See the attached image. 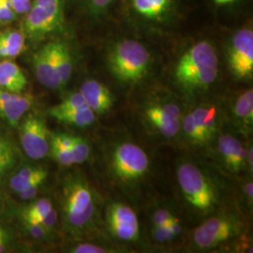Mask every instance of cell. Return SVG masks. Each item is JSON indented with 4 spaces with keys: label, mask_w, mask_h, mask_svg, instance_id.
Masks as SVG:
<instances>
[{
    "label": "cell",
    "mask_w": 253,
    "mask_h": 253,
    "mask_svg": "<svg viewBox=\"0 0 253 253\" xmlns=\"http://www.w3.org/2000/svg\"><path fill=\"white\" fill-rule=\"evenodd\" d=\"M218 61L211 43L200 42L182 54L175 66L174 76L185 89H205L217 79Z\"/></svg>",
    "instance_id": "cell-1"
},
{
    "label": "cell",
    "mask_w": 253,
    "mask_h": 253,
    "mask_svg": "<svg viewBox=\"0 0 253 253\" xmlns=\"http://www.w3.org/2000/svg\"><path fill=\"white\" fill-rule=\"evenodd\" d=\"M61 204L64 222L74 234L86 230L97 213V199L90 185L80 175H71L63 182Z\"/></svg>",
    "instance_id": "cell-2"
},
{
    "label": "cell",
    "mask_w": 253,
    "mask_h": 253,
    "mask_svg": "<svg viewBox=\"0 0 253 253\" xmlns=\"http://www.w3.org/2000/svg\"><path fill=\"white\" fill-rule=\"evenodd\" d=\"M150 61V54L145 45L133 40L118 42L109 51V69L123 83L142 80L148 73Z\"/></svg>",
    "instance_id": "cell-3"
},
{
    "label": "cell",
    "mask_w": 253,
    "mask_h": 253,
    "mask_svg": "<svg viewBox=\"0 0 253 253\" xmlns=\"http://www.w3.org/2000/svg\"><path fill=\"white\" fill-rule=\"evenodd\" d=\"M177 181L184 198L195 211L208 214L215 208L217 202L216 187L197 165L180 163Z\"/></svg>",
    "instance_id": "cell-4"
},
{
    "label": "cell",
    "mask_w": 253,
    "mask_h": 253,
    "mask_svg": "<svg viewBox=\"0 0 253 253\" xmlns=\"http://www.w3.org/2000/svg\"><path fill=\"white\" fill-rule=\"evenodd\" d=\"M64 24V0H34L25 15L23 32L38 42L61 30Z\"/></svg>",
    "instance_id": "cell-5"
},
{
    "label": "cell",
    "mask_w": 253,
    "mask_h": 253,
    "mask_svg": "<svg viewBox=\"0 0 253 253\" xmlns=\"http://www.w3.org/2000/svg\"><path fill=\"white\" fill-rule=\"evenodd\" d=\"M112 167L120 180L136 182L148 171L149 160L145 151L133 143H122L112 155Z\"/></svg>",
    "instance_id": "cell-6"
},
{
    "label": "cell",
    "mask_w": 253,
    "mask_h": 253,
    "mask_svg": "<svg viewBox=\"0 0 253 253\" xmlns=\"http://www.w3.org/2000/svg\"><path fill=\"white\" fill-rule=\"evenodd\" d=\"M239 224L232 216L217 215L208 218L197 227L192 234L194 245L208 250L216 248L237 235Z\"/></svg>",
    "instance_id": "cell-7"
},
{
    "label": "cell",
    "mask_w": 253,
    "mask_h": 253,
    "mask_svg": "<svg viewBox=\"0 0 253 253\" xmlns=\"http://www.w3.org/2000/svg\"><path fill=\"white\" fill-rule=\"evenodd\" d=\"M22 147L28 158L42 160L49 153L50 134L45 122L40 116L28 115L19 127Z\"/></svg>",
    "instance_id": "cell-8"
},
{
    "label": "cell",
    "mask_w": 253,
    "mask_h": 253,
    "mask_svg": "<svg viewBox=\"0 0 253 253\" xmlns=\"http://www.w3.org/2000/svg\"><path fill=\"white\" fill-rule=\"evenodd\" d=\"M230 69L237 79L244 80L253 77V31L243 28L235 33L228 50Z\"/></svg>",
    "instance_id": "cell-9"
},
{
    "label": "cell",
    "mask_w": 253,
    "mask_h": 253,
    "mask_svg": "<svg viewBox=\"0 0 253 253\" xmlns=\"http://www.w3.org/2000/svg\"><path fill=\"white\" fill-rule=\"evenodd\" d=\"M145 118L152 130L165 138H172L180 130V109L173 102L149 104L145 110Z\"/></svg>",
    "instance_id": "cell-10"
},
{
    "label": "cell",
    "mask_w": 253,
    "mask_h": 253,
    "mask_svg": "<svg viewBox=\"0 0 253 253\" xmlns=\"http://www.w3.org/2000/svg\"><path fill=\"white\" fill-rule=\"evenodd\" d=\"M110 233L121 241H136L140 235V226L135 212L122 203H112L106 211Z\"/></svg>",
    "instance_id": "cell-11"
},
{
    "label": "cell",
    "mask_w": 253,
    "mask_h": 253,
    "mask_svg": "<svg viewBox=\"0 0 253 253\" xmlns=\"http://www.w3.org/2000/svg\"><path fill=\"white\" fill-rule=\"evenodd\" d=\"M33 70L38 81L49 89L62 87L54 63L52 42L46 43L33 54Z\"/></svg>",
    "instance_id": "cell-12"
},
{
    "label": "cell",
    "mask_w": 253,
    "mask_h": 253,
    "mask_svg": "<svg viewBox=\"0 0 253 253\" xmlns=\"http://www.w3.org/2000/svg\"><path fill=\"white\" fill-rule=\"evenodd\" d=\"M33 101L34 98L30 94L14 93L0 87V118L11 126L18 125Z\"/></svg>",
    "instance_id": "cell-13"
},
{
    "label": "cell",
    "mask_w": 253,
    "mask_h": 253,
    "mask_svg": "<svg viewBox=\"0 0 253 253\" xmlns=\"http://www.w3.org/2000/svg\"><path fill=\"white\" fill-rule=\"evenodd\" d=\"M80 92L87 106L93 110L95 114H103L113 106V95L108 87L100 82L96 80L84 82Z\"/></svg>",
    "instance_id": "cell-14"
},
{
    "label": "cell",
    "mask_w": 253,
    "mask_h": 253,
    "mask_svg": "<svg viewBox=\"0 0 253 253\" xmlns=\"http://www.w3.org/2000/svg\"><path fill=\"white\" fill-rule=\"evenodd\" d=\"M217 149L227 168L233 172H239L246 166L247 149L242 144L229 134L218 138Z\"/></svg>",
    "instance_id": "cell-15"
},
{
    "label": "cell",
    "mask_w": 253,
    "mask_h": 253,
    "mask_svg": "<svg viewBox=\"0 0 253 253\" xmlns=\"http://www.w3.org/2000/svg\"><path fill=\"white\" fill-rule=\"evenodd\" d=\"M27 85V77L17 64L10 59H3L0 62L1 88L14 93H23Z\"/></svg>",
    "instance_id": "cell-16"
},
{
    "label": "cell",
    "mask_w": 253,
    "mask_h": 253,
    "mask_svg": "<svg viewBox=\"0 0 253 253\" xmlns=\"http://www.w3.org/2000/svg\"><path fill=\"white\" fill-rule=\"evenodd\" d=\"M26 46V36L23 31L8 27L0 31V58L12 59L21 54Z\"/></svg>",
    "instance_id": "cell-17"
},
{
    "label": "cell",
    "mask_w": 253,
    "mask_h": 253,
    "mask_svg": "<svg viewBox=\"0 0 253 253\" xmlns=\"http://www.w3.org/2000/svg\"><path fill=\"white\" fill-rule=\"evenodd\" d=\"M48 176V172L41 167L28 166L16 172L9 181L11 190L15 192H21L32 187L42 186Z\"/></svg>",
    "instance_id": "cell-18"
},
{
    "label": "cell",
    "mask_w": 253,
    "mask_h": 253,
    "mask_svg": "<svg viewBox=\"0 0 253 253\" xmlns=\"http://www.w3.org/2000/svg\"><path fill=\"white\" fill-rule=\"evenodd\" d=\"M205 144L210 141L217 131V111L213 106L202 105L191 112Z\"/></svg>",
    "instance_id": "cell-19"
},
{
    "label": "cell",
    "mask_w": 253,
    "mask_h": 253,
    "mask_svg": "<svg viewBox=\"0 0 253 253\" xmlns=\"http://www.w3.org/2000/svg\"><path fill=\"white\" fill-rule=\"evenodd\" d=\"M52 47L54 63L63 87L71 80L73 75V57L69 46L62 42H52Z\"/></svg>",
    "instance_id": "cell-20"
},
{
    "label": "cell",
    "mask_w": 253,
    "mask_h": 253,
    "mask_svg": "<svg viewBox=\"0 0 253 253\" xmlns=\"http://www.w3.org/2000/svg\"><path fill=\"white\" fill-rule=\"evenodd\" d=\"M49 115L57 121L76 126H87L95 122V113L88 106L68 111H49Z\"/></svg>",
    "instance_id": "cell-21"
},
{
    "label": "cell",
    "mask_w": 253,
    "mask_h": 253,
    "mask_svg": "<svg viewBox=\"0 0 253 253\" xmlns=\"http://www.w3.org/2000/svg\"><path fill=\"white\" fill-rule=\"evenodd\" d=\"M172 0H131L138 14L147 19H160L170 8Z\"/></svg>",
    "instance_id": "cell-22"
},
{
    "label": "cell",
    "mask_w": 253,
    "mask_h": 253,
    "mask_svg": "<svg viewBox=\"0 0 253 253\" xmlns=\"http://www.w3.org/2000/svg\"><path fill=\"white\" fill-rule=\"evenodd\" d=\"M235 117L244 127L248 129L253 128V91H245L237 100H235Z\"/></svg>",
    "instance_id": "cell-23"
},
{
    "label": "cell",
    "mask_w": 253,
    "mask_h": 253,
    "mask_svg": "<svg viewBox=\"0 0 253 253\" xmlns=\"http://www.w3.org/2000/svg\"><path fill=\"white\" fill-rule=\"evenodd\" d=\"M53 208L50 200H38L23 212V218L26 223H41L46 214Z\"/></svg>",
    "instance_id": "cell-24"
},
{
    "label": "cell",
    "mask_w": 253,
    "mask_h": 253,
    "mask_svg": "<svg viewBox=\"0 0 253 253\" xmlns=\"http://www.w3.org/2000/svg\"><path fill=\"white\" fill-rule=\"evenodd\" d=\"M182 129L186 138L191 144L197 145H205L204 139L202 137L199 128L196 125V122L191 113L188 114L185 118H183Z\"/></svg>",
    "instance_id": "cell-25"
},
{
    "label": "cell",
    "mask_w": 253,
    "mask_h": 253,
    "mask_svg": "<svg viewBox=\"0 0 253 253\" xmlns=\"http://www.w3.org/2000/svg\"><path fill=\"white\" fill-rule=\"evenodd\" d=\"M72 152L75 164L86 162L90 156V146L80 136L72 135Z\"/></svg>",
    "instance_id": "cell-26"
},
{
    "label": "cell",
    "mask_w": 253,
    "mask_h": 253,
    "mask_svg": "<svg viewBox=\"0 0 253 253\" xmlns=\"http://www.w3.org/2000/svg\"><path fill=\"white\" fill-rule=\"evenodd\" d=\"M49 152H51L53 158L57 163L63 166H72L73 164H75L72 150L61 146L51 137H50Z\"/></svg>",
    "instance_id": "cell-27"
},
{
    "label": "cell",
    "mask_w": 253,
    "mask_h": 253,
    "mask_svg": "<svg viewBox=\"0 0 253 253\" xmlns=\"http://www.w3.org/2000/svg\"><path fill=\"white\" fill-rule=\"evenodd\" d=\"M87 104L85 102L84 98L83 97L81 92H75L71 94L69 97H67L65 100L54 106L51 110L54 111H68V110H74V109L82 108V107H86Z\"/></svg>",
    "instance_id": "cell-28"
},
{
    "label": "cell",
    "mask_w": 253,
    "mask_h": 253,
    "mask_svg": "<svg viewBox=\"0 0 253 253\" xmlns=\"http://www.w3.org/2000/svg\"><path fill=\"white\" fill-rule=\"evenodd\" d=\"M173 217H174L171 214V212H169L168 210L162 209V208L158 209L157 211H155L152 217L153 226L167 227Z\"/></svg>",
    "instance_id": "cell-29"
},
{
    "label": "cell",
    "mask_w": 253,
    "mask_h": 253,
    "mask_svg": "<svg viewBox=\"0 0 253 253\" xmlns=\"http://www.w3.org/2000/svg\"><path fill=\"white\" fill-rule=\"evenodd\" d=\"M17 14L11 9L8 0H4L0 4V24L7 25L16 19Z\"/></svg>",
    "instance_id": "cell-30"
},
{
    "label": "cell",
    "mask_w": 253,
    "mask_h": 253,
    "mask_svg": "<svg viewBox=\"0 0 253 253\" xmlns=\"http://www.w3.org/2000/svg\"><path fill=\"white\" fill-rule=\"evenodd\" d=\"M154 239L160 243H166L172 241L175 236L172 235V232L165 226H154L152 231Z\"/></svg>",
    "instance_id": "cell-31"
},
{
    "label": "cell",
    "mask_w": 253,
    "mask_h": 253,
    "mask_svg": "<svg viewBox=\"0 0 253 253\" xmlns=\"http://www.w3.org/2000/svg\"><path fill=\"white\" fill-rule=\"evenodd\" d=\"M114 0H85L87 9L93 14H100L106 10Z\"/></svg>",
    "instance_id": "cell-32"
},
{
    "label": "cell",
    "mask_w": 253,
    "mask_h": 253,
    "mask_svg": "<svg viewBox=\"0 0 253 253\" xmlns=\"http://www.w3.org/2000/svg\"><path fill=\"white\" fill-rule=\"evenodd\" d=\"M71 252L75 253H112L113 251H110L108 248L96 245L81 244L74 247Z\"/></svg>",
    "instance_id": "cell-33"
},
{
    "label": "cell",
    "mask_w": 253,
    "mask_h": 253,
    "mask_svg": "<svg viewBox=\"0 0 253 253\" xmlns=\"http://www.w3.org/2000/svg\"><path fill=\"white\" fill-rule=\"evenodd\" d=\"M11 9L17 15H26L31 8V0H8Z\"/></svg>",
    "instance_id": "cell-34"
},
{
    "label": "cell",
    "mask_w": 253,
    "mask_h": 253,
    "mask_svg": "<svg viewBox=\"0 0 253 253\" xmlns=\"http://www.w3.org/2000/svg\"><path fill=\"white\" fill-rule=\"evenodd\" d=\"M58 220V215H57V211L52 208L47 214L45 217H43V219L41 222V225L45 229L48 233H50L53 229H54Z\"/></svg>",
    "instance_id": "cell-35"
},
{
    "label": "cell",
    "mask_w": 253,
    "mask_h": 253,
    "mask_svg": "<svg viewBox=\"0 0 253 253\" xmlns=\"http://www.w3.org/2000/svg\"><path fill=\"white\" fill-rule=\"evenodd\" d=\"M26 226L29 235L36 239H43L49 234L41 223H26Z\"/></svg>",
    "instance_id": "cell-36"
},
{
    "label": "cell",
    "mask_w": 253,
    "mask_h": 253,
    "mask_svg": "<svg viewBox=\"0 0 253 253\" xmlns=\"http://www.w3.org/2000/svg\"><path fill=\"white\" fill-rule=\"evenodd\" d=\"M40 188H41V186H37V187H32L27 190H23V191L19 192V196L21 199L25 200V201L33 199L38 195Z\"/></svg>",
    "instance_id": "cell-37"
},
{
    "label": "cell",
    "mask_w": 253,
    "mask_h": 253,
    "mask_svg": "<svg viewBox=\"0 0 253 253\" xmlns=\"http://www.w3.org/2000/svg\"><path fill=\"white\" fill-rule=\"evenodd\" d=\"M13 161H14L13 156L6 158V159H3V160H0V178L5 173V172L12 166Z\"/></svg>",
    "instance_id": "cell-38"
},
{
    "label": "cell",
    "mask_w": 253,
    "mask_h": 253,
    "mask_svg": "<svg viewBox=\"0 0 253 253\" xmlns=\"http://www.w3.org/2000/svg\"><path fill=\"white\" fill-rule=\"evenodd\" d=\"M167 228L172 232V235L174 236L180 235L181 232H182V227H181L180 223L178 222V220L175 217L172 218Z\"/></svg>",
    "instance_id": "cell-39"
},
{
    "label": "cell",
    "mask_w": 253,
    "mask_h": 253,
    "mask_svg": "<svg viewBox=\"0 0 253 253\" xmlns=\"http://www.w3.org/2000/svg\"><path fill=\"white\" fill-rule=\"evenodd\" d=\"M11 154H12V149L9 142L5 140H0V156L11 155Z\"/></svg>",
    "instance_id": "cell-40"
},
{
    "label": "cell",
    "mask_w": 253,
    "mask_h": 253,
    "mask_svg": "<svg viewBox=\"0 0 253 253\" xmlns=\"http://www.w3.org/2000/svg\"><path fill=\"white\" fill-rule=\"evenodd\" d=\"M8 242V234L0 227V253H3Z\"/></svg>",
    "instance_id": "cell-41"
},
{
    "label": "cell",
    "mask_w": 253,
    "mask_h": 253,
    "mask_svg": "<svg viewBox=\"0 0 253 253\" xmlns=\"http://www.w3.org/2000/svg\"><path fill=\"white\" fill-rule=\"evenodd\" d=\"M253 182L249 181L245 186V193H246V196L248 198V202H249V204H251V206L253 205Z\"/></svg>",
    "instance_id": "cell-42"
},
{
    "label": "cell",
    "mask_w": 253,
    "mask_h": 253,
    "mask_svg": "<svg viewBox=\"0 0 253 253\" xmlns=\"http://www.w3.org/2000/svg\"><path fill=\"white\" fill-rule=\"evenodd\" d=\"M253 146L251 145V147L247 149V156H246V165H248L249 168H251V170H253Z\"/></svg>",
    "instance_id": "cell-43"
},
{
    "label": "cell",
    "mask_w": 253,
    "mask_h": 253,
    "mask_svg": "<svg viewBox=\"0 0 253 253\" xmlns=\"http://www.w3.org/2000/svg\"><path fill=\"white\" fill-rule=\"evenodd\" d=\"M218 5H224V4H229L232 2H235V0H214Z\"/></svg>",
    "instance_id": "cell-44"
},
{
    "label": "cell",
    "mask_w": 253,
    "mask_h": 253,
    "mask_svg": "<svg viewBox=\"0 0 253 253\" xmlns=\"http://www.w3.org/2000/svg\"><path fill=\"white\" fill-rule=\"evenodd\" d=\"M11 156H13V154H11V155H5V156H0V160H3V159H6V158H9V157H11Z\"/></svg>",
    "instance_id": "cell-45"
},
{
    "label": "cell",
    "mask_w": 253,
    "mask_h": 253,
    "mask_svg": "<svg viewBox=\"0 0 253 253\" xmlns=\"http://www.w3.org/2000/svg\"><path fill=\"white\" fill-rule=\"evenodd\" d=\"M3 1H4V0H0V3H1V2H3Z\"/></svg>",
    "instance_id": "cell-46"
}]
</instances>
